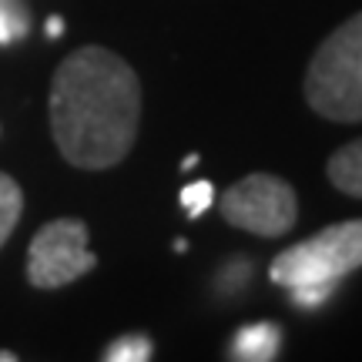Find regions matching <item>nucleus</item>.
Returning <instances> with one entry per match:
<instances>
[{
  "label": "nucleus",
  "mask_w": 362,
  "mask_h": 362,
  "mask_svg": "<svg viewBox=\"0 0 362 362\" xmlns=\"http://www.w3.org/2000/svg\"><path fill=\"white\" fill-rule=\"evenodd\" d=\"M181 208L188 211V218H202L211 202H215V188H211V181H194V185H185L181 188Z\"/></svg>",
  "instance_id": "11"
},
{
  "label": "nucleus",
  "mask_w": 362,
  "mask_h": 362,
  "mask_svg": "<svg viewBox=\"0 0 362 362\" xmlns=\"http://www.w3.org/2000/svg\"><path fill=\"white\" fill-rule=\"evenodd\" d=\"M0 362H17V356L13 352H0Z\"/></svg>",
  "instance_id": "15"
},
{
  "label": "nucleus",
  "mask_w": 362,
  "mask_h": 362,
  "mask_svg": "<svg viewBox=\"0 0 362 362\" xmlns=\"http://www.w3.org/2000/svg\"><path fill=\"white\" fill-rule=\"evenodd\" d=\"M141 81L121 54L78 47L51 81V131L67 165L104 171L124 161L138 138Z\"/></svg>",
  "instance_id": "1"
},
{
  "label": "nucleus",
  "mask_w": 362,
  "mask_h": 362,
  "mask_svg": "<svg viewBox=\"0 0 362 362\" xmlns=\"http://www.w3.org/2000/svg\"><path fill=\"white\" fill-rule=\"evenodd\" d=\"M21 211H24V192H21V185L11 175L0 171V248H4V242L17 228Z\"/></svg>",
  "instance_id": "8"
},
{
  "label": "nucleus",
  "mask_w": 362,
  "mask_h": 362,
  "mask_svg": "<svg viewBox=\"0 0 362 362\" xmlns=\"http://www.w3.org/2000/svg\"><path fill=\"white\" fill-rule=\"evenodd\" d=\"M305 101L315 115L339 124L362 121V13L319 44L305 71Z\"/></svg>",
  "instance_id": "2"
},
{
  "label": "nucleus",
  "mask_w": 362,
  "mask_h": 362,
  "mask_svg": "<svg viewBox=\"0 0 362 362\" xmlns=\"http://www.w3.org/2000/svg\"><path fill=\"white\" fill-rule=\"evenodd\" d=\"M61 34H64V21H61V17H51V21H47V37H61Z\"/></svg>",
  "instance_id": "13"
},
{
  "label": "nucleus",
  "mask_w": 362,
  "mask_h": 362,
  "mask_svg": "<svg viewBox=\"0 0 362 362\" xmlns=\"http://www.w3.org/2000/svg\"><path fill=\"white\" fill-rule=\"evenodd\" d=\"M221 215L242 232L262 235V238H282L298 221V198L292 185L275 175H248L225 192Z\"/></svg>",
  "instance_id": "4"
},
{
  "label": "nucleus",
  "mask_w": 362,
  "mask_h": 362,
  "mask_svg": "<svg viewBox=\"0 0 362 362\" xmlns=\"http://www.w3.org/2000/svg\"><path fill=\"white\" fill-rule=\"evenodd\" d=\"M325 171H329V181L342 194L362 198V138L349 141L346 148H339L336 155L329 158V168Z\"/></svg>",
  "instance_id": "7"
},
{
  "label": "nucleus",
  "mask_w": 362,
  "mask_h": 362,
  "mask_svg": "<svg viewBox=\"0 0 362 362\" xmlns=\"http://www.w3.org/2000/svg\"><path fill=\"white\" fill-rule=\"evenodd\" d=\"M104 359L107 362H148L151 359V339L148 336H121L107 346Z\"/></svg>",
  "instance_id": "10"
},
{
  "label": "nucleus",
  "mask_w": 362,
  "mask_h": 362,
  "mask_svg": "<svg viewBox=\"0 0 362 362\" xmlns=\"http://www.w3.org/2000/svg\"><path fill=\"white\" fill-rule=\"evenodd\" d=\"M362 269V218L339 221L305 242H296L282 255L272 259V282L292 288V285H332L346 279L349 272Z\"/></svg>",
  "instance_id": "3"
},
{
  "label": "nucleus",
  "mask_w": 362,
  "mask_h": 362,
  "mask_svg": "<svg viewBox=\"0 0 362 362\" xmlns=\"http://www.w3.org/2000/svg\"><path fill=\"white\" fill-rule=\"evenodd\" d=\"M288 292H292V302H296V305L315 309V305H322L325 298L332 296V285H292Z\"/></svg>",
  "instance_id": "12"
},
{
  "label": "nucleus",
  "mask_w": 362,
  "mask_h": 362,
  "mask_svg": "<svg viewBox=\"0 0 362 362\" xmlns=\"http://www.w3.org/2000/svg\"><path fill=\"white\" fill-rule=\"evenodd\" d=\"M282 349V329L275 322H252L238 329L232 339V359L238 362H269Z\"/></svg>",
  "instance_id": "6"
},
{
  "label": "nucleus",
  "mask_w": 362,
  "mask_h": 362,
  "mask_svg": "<svg viewBox=\"0 0 362 362\" xmlns=\"http://www.w3.org/2000/svg\"><path fill=\"white\" fill-rule=\"evenodd\" d=\"M27 30H30V17L24 0H0V47L21 40Z\"/></svg>",
  "instance_id": "9"
},
{
  "label": "nucleus",
  "mask_w": 362,
  "mask_h": 362,
  "mask_svg": "<svg viewBox=\"0 0 362 362\" xmlns=\"http://www.w3.org/2000/svg\"><path fill=\"white\" fill-rule=\"evenodd\" d=\"M98 265L88 252V225L81 218L47 221L27 248V282L34 288H64Z\"/></svg>",
  "instance_id": "5"
},
{
  "label": "nucleus",
  "mask_w": 362,
  "mask_h": 362,
  "mask_svg": "<svg viewBox=\"0 0 362 362\" xmlns=\"http://www.w3.org/2000/svg\"><path fill=\"white\" fill-rule=\"evenodd\" d=\"M194 165H198V155H188L185 158V161H181V168L188 171V168H194Z\"/></svg>",
  "instance_id": "14"
}]
</instances>
